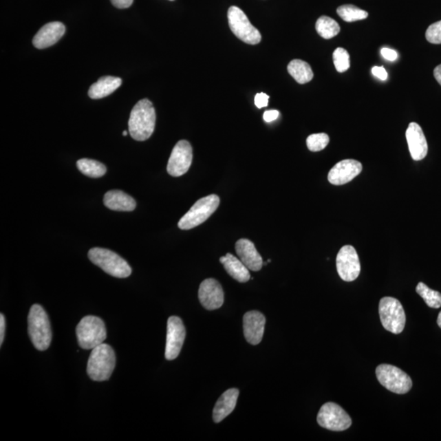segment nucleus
I'll return each mask as SVG.
<instances>
[{"mask_svg": "<svg viewBox=\"0 0 441 441\" xmlns=\"http://www.w3.org/2000/svg\"><path fill=\"white\" fill-rule=\"evenodd\" d=\"M438 325H439L440 328L441 329V312H440L438 318Z\"/></svg>", "mask_w": 441, "mask_h": 441, "instance_id": "39", "label": "nucleus"}, {"mask_svg": "<svg viewBox=\"0 0 441 441\" xmlns=\"http://www.w3.org/2000/svg\"><path fill=\"white\" fill-rule=\"evenodd\" d=\"M65 25L59 21L47 23L39 30L33 39V45L38 50L46 49L58 43L64 36Z\"/></svg>", "mask_w": 441, "mask_h": 441, "instance_id": "18", "label": "nucleus"}, {"mask_svg": "<svg viewBox=\"0 0 441 441\" xmlns=\"http://www.w3.org/2000/svg\"><path fill=\"white\" fill-rule=\"evenodd\" d=\"M379 316L383 328L394 334L405 329L406 316L402 304L398 299L385 297L380 300Z\"/></svg>", "mask_w": 441, "mask_h": 441, "instance_id": "7", "label": "nucleus"}, {"mask_svg": "<svg viewBox=\"0 0 441 441\" xmlns=\"http://www.w3.org/2000/svg\"><path fill=\"white\" fill-rule=\"evenodd\" d=\"M338 273L344 281H355L361 273V263L356 248L345 246L339 250L336 259Z\"/></svg>", "mask_w": 441, "mask_h": 441, "instance_id": "12", "label": "nucleus"}, {"mask_svg": "<svg viewBox=\"0 0 441 441\" xmlns=\"http://www.w3.org/2000/svg\"><path fill=\"white\" fill-rule=\"evenodd\" d=\"M239 394L237 388H231L220 396L213 409V421L216 423L220 422L233 412L237 403Z\"/></svg>", "mask_w": 441, "mask_h": 441, "instance_id": "20", "label": "nucleus"}, {"mask_svg": "<svg viewBox=\"0 0 441 441\" xmlns=\"http://www.w3.org/2000/svg\"><path fill=\"white\" fill-rule=\"evenodd\" d=\"M122 85L119 77L104 76L90 87L89 96L92 99H101L107 97Z\"/></svg>", "mask_w": 441, "mask_h": 441, "instance_id": "23", "label": "nucleus"}, {"mask_svg": "<svg viewBox=\"0 0 441 441\" xmlns=\"http://www.w3.org/2000/svg\"><path fill=\"white\" fill-rule=\"evenodd\" d=\"M77 168L85 176L98 178L107 173V167L97 160L90 159H81L77 161Z\"/></svg>", "mask_w": 441, "mask_h": 441, "instance_id": "25", "label": "nucleus"}, {"mask_svg": "<svg viewBox=\"0 0 441 441\" xmlns=\"http://www.w3.org/2000/svg\"><path fill=\"white\" fill-rule=\"evenodd\" d=\"M434 76L435 80H438L439 84L441 85V64L435 68Z\"/></svg>", "mask_w": 441, "mask_h": 441, "instance_id": "38", "label": "nucleus"}, {"mask_svg": "<svg viewBox=\"0 0 441 441\" xmlns=\"http://www.w3.org/2000/svg\"><path fill=\"white\" fill-rule=\"evenodd\" d=\"M4 334H6V318H4L3 314L0 315V345L3 343Z\"/></svg>", "mask_w": 441, "mask_h": 441, "instance_id": "37", "label": "nucleus"}, {"mask_svg": "<svg viewBox=\"0 0 441 441\" xmlns=\"http://www.w3.org/2000/svg\"><path fill=\"white\" fill-rule=\"evenodd\" d=\"M362 164L355 160H344L331 169L328 180L331 184L342 186L350 182L362 172Z\"/></svg>", "mask_w": 441, "mask_h": 441, "instance_id": "15", "label": "nucleus"}, {"mask_svg": "<svg viewBox=\"0 0 441 441\" xmlns=\"http://www.w3.org/2000/svg\"><path fill=\"white\" fill-rule=\"evenodd\" d=\"M333 58L335 68L338 72L343 73L350 68V55L343 47H338L337 50H335Z\"/></svg>", "mask_w": 441, "mask_h": 441, "instance_id": "29", "label": "nucleus"}, {"mask_svg": "<svg viewBox=\"0 0 441 441\" xmlns=\"http://www.w3.org/2000/svg\"><path fill=\"white\" fill-rule=\"evenodd\" d=\"M105 206L114 211L131 212L137 206L136 202L124 191L113 190L104 196Z\"/></svg>", "mask_w": 441, "mask_h": 441, "instance_id": "21", "label": "nucleus"}, {"mask_svg": "<svg viewBox=\"0 0 441 441\" xmlns=\"http://www.w3.org/2000/svg\"><path fill=\"white\" fill-rule=\"evenodd\" d=\"M235 251L242 263L248 270L259 272L263 268V261L256 250L255 244L247 239H239L235 244Z\"/></svg>", "mask_w": 441, "mask_h": 441, "instance_id": "19", "label": "nucleus"}, {"mask_svg": "<svg viewBox=\"0 0 441 441\" xmlns=\"http://www.w3.org/2000/svg\"><path fill=\"white\" fill-rule=\"evenodd\" d=\"M373 75L383 81L387 78V72L383 67H374L372 69Z\"/></svg>", "mask_w": 441, "mask_h": 441, "instance_id": "34", "label": "nucleus"}, {"mask_svg": "<svg viewBox=\"0 0 441 441\" xmlns=\"http://www.w3.org/2000/svg\"><path fill=\"white\" fill-rule=\"evenodd\" d=\"M416 292L429 308H439L441 307V294L438 291L432 290L424 283H418Z\"/></svg>", "mask_w": 441, "mask_h": 441, "instance_id": "28", "label": "nucleus"}, {"mask_svg": "<svg viewBox=\"0 0 441 441\" xmlns=\"http://www.w3.org/2000/svg\"><path fill=\"white\" fill-rule=\"evenodd\" d=\"M78 343L85 350H89L103 343L107 339V329L101 318L88 316L82 319L76 328Z\"/></svg>", "mask_w": 441, "mask_h": 441, "instance_id": "5", "label": "nucleus"}, {"mask_svg": "<svg viewBox=\"0 0 441 441\" xmlns=\"http://www.w3.org/2000/svg\"><path fill=\"white\" fill-rule=\"evenodd\" d=\"M266 325V318L259 312H248L244 316V334L247 342L252 345H257L263 338Z\"/></svg>", "mask_w": 441, "mask_h": 441, "instance_id": "16", "label": "nucleus"}, {"mask_svg": "<svg viewBox=\"0 0 441 441\" xmlns=\"http://www.w3.org/2000/svg\"><path fill=\"white\" fill-rule=\"evenodd\" d=\"M28 334L34 347L46 351L52 342V330L49 316L41 305L34 304L28 315Z\"/></svg>", "mask_w": 441, "mask_h": 441, "instance_id": "2", "label": "nucleus"}, {"mask_svg": "<svg viewBox=\"0 0 441 441\" xmlns=\"http://www.w3.org/2000/svg\"><path fill=\"white\" fill-rule=\"evenodd\" d=\"M186 338V329L181 318L170 316L168 320L167 338H166L165 358L175 360L180 354Z\"/></svg>", "mask_w": 441, "mask_h": 441, "instance_id": "13", "label": "nucleus"}, {"mask_svg": "<svg viewBox=\"0 0 441 441\" xmlns=\"http://www.w3.org/2000/svg\"><path fill=\"white\" fill-rule=\"evenodd\" d=\"M170 1H174V0H170Z\"/></svg>", "mask_w": 441, "mask_h": 441, "instance_id": "41", "label": "nucleus"}, {"mask_svg": "<svg viewBox=\"0 0 441 441\" xmlns=\"http://www.w3.org/2000/svg\"><path fill=\"white\" fill-rule=\"evenodd\" d=\"M219 204L220 198L217 195L200 199L179 221V228L191 230L204 224L217 211Z\"/></svg>", "mask_w": 441, "mask_h": 441, "instance_id": "6", "label": "nucleus"}, {"mask_svg": "<svg viewBox=\"0 0 441 441\" xmlns=\"http://www.w3.org/2000/svg\"><path fill=\"white\" fill-rule=\"evenodd\" d=\"M316 29L320 36L325 39L334 38L340 32V25L337 21L327 16H322L317 20Z\"/></svg>", "mask_w": 441, "mask_h": 441, "instance_id": "26", "label": "nucleus"}, {"mask_svg": "<svg viewBox=\"0 0 441 441\" xmlns=\"http://www.w3.org/2000/svg\"><path fill=\"white\" fill-rule=\"evenodd\" d=\"M378 382L391 392L396 394H405L411 390V378L399 368L391 365H380L376 369Z\"/></svg>", "mask_w": 441, "mask_h": 441, "instance_id": "8", "label": "nucleus"}, {"mask_svg": "<svg viewBox=\"0 0 441 441\" xmlns=\"http://www.w3.org/2000/svg\"><path fill=\"white\" fill-rule=\"evenodd\" d=\"M193 159V151L189 142L179 141L169 157L167 171L173 177H181L189 171Z\"/></svg>", "mask_w": 441, "mask_h": 441, "instance_id": "11", "label": "nucleus"}, {"mask_svg": "<svg viewBox=\"0 0 441 441\" xmlns=\"http://www.w3.org/2000/svg\"><path fill=\"white\" fill-rule=\"evenodd\" d=\"M114 6L120 10L128 8L132 6L133 0H111Z\"/></svg>", "mask_w": 441, "mask_h": 441, "instance_id": "35", "label": "nucleus"}, {"mask_svg": "<svg viewBox=\"0 0 441 441\" xmlns=\"http://www.w3.org/2000/svg\"><path fill=\"white\" fill-rule=\"evenodd\" d=\"M227 17H228L231 32L240 41L252 45H257L261 42V36L259 30L252 25L246 13L239 8L230 7L227 12Z\"/></svg>", "mask_w": 441, "mask_h": 441, "instance_id": "9", "label": "nucleus"}, {"mask_svg": "<svg viewBox=\"0 0 441 441\" xmlns=\"http://www.w3.org/2000/svg\"><path fill=\"white\" fill-rule=\"evenodd\" d=\"M329 142L330 137L326 133L312 134L307 139L308 149L313 152L324 150Z\"/></svg>", "mask_w": 441, "mask_h": 441, "instance_id": "30", "label": "nucleus"}, {"mask_svg": "<svg viewBox=\"0 0 441 441\" xmlns=\"http://www.w3.org/2000/svg\"><path fill=\"white\" fill-rule=\"evenodd\" d=\"M220 263L224 265L226 272L235 281L239 283H246L250 281V273L248 272L247 266L242 263L241 260L238 259L231 253H226V256L222 257Z\"/></svg>", "mask_w": 441, "mask_h": 441, "instance_id": "22", "label": "nucleus"}, {"mask_svg": "<svg viewBox=\"0 0 441 441\" xmlns=\"http://www.w3.org/2000/svg\"><path fill=\"white\" fill-rule=\"evenodd\" d=\"M127 135H128V132H127V131H124V132H123V136L126 137V136H127Z\"/></svg>", "mask_w": 441, "mask_h": 441, "instance_id": "40", "label": "nucleus"}, {"mask_svg": "<svg viewBox=\"0 0 441 441\" xmlns=\"http://www.w3.org/2000/svg\"><path fill=\"white\" fill-rule=\"evenodd\" d=\"M116 363V353L107 344L93 349L89 358L87 373L96 382L107 381L111 378Z\"/></svg>", "mask_w": 441, "mask_h": 441, "instance_id": "3", "label": "nucleus"}, {"mask_svg": "<svg viewBox=\"0 0 441 441\" xmlns=\"http://www.w3.org/2000/svg\"><path fill=\"white\" fill-rule=\"evenodd\" d=\"M89 257L92 263L114 277L127 278L132 273V269L124 259L107 248H91Z\"/></svg>", "mask_w": 441, "mask_h": 441, "instance_id": "4", "label": "nucleus"}, {"mask_svg": "<svg viewBox=\"0 0 441 441\" xmlns=\"http://www.w3.org/2000/svg\"><path fill=\"white\" fill-rule=\"evenodd\" d=\"M279 112L277 110L266 111L263 115V119L268 123L275 121L278 119Z\"/></svg>", "mask_w": 441, "mask_h": 441, "instance_id": "36", "label": "nucleus"}, {"mask_svg": "<svg viewBox=\"0 0 441 441\" xmlns=\"http://www.w3.org/2000/svg\"><path fill=\"white\" fill-rule=\"evenodd\" d=\"M427 41L433 45H441V21L429 26L426 32Z\"/></svg>", "mask_w": 441, "mask_h": 441, "instance_id": "31", "label": "nucleus"}, {"mask_svg": "<svg viewBox=\"0 0 441 441\" xmlns=\"http://www.w3.org/2000/svg\"><path fill=\"white\" fill-rule=\"evenodd\" d=\"M381 54L384 58L390 62H394L398 58V54L395 50L387 49V47H383L381 50Z\"/></svg>", "mask_w": 441, "mask_h": 441, "instance_id": "33", "label": "nucleus"}, {"mask_svg": "<svg viewBox=\"0 0 441 441\" xmlns=\"http://www.w3.org/2000/svg\"><path fill=\"white\" fill-rule=\"evenodd\" d=\"M199 299L208 311L220 308L224 303V292L219 282L215 279H205L200 286Z\"/></svg>", "mask_w": 441, "mask_h": 441, "instance_id": "14", "label": "nucleus"}, {"mask_svg": "<svg viewBox=\"0 0 441 441\" xmlns=\"http://www.w3.org/2000/svg\"><path fill=\"white\" fill-rule=\"evenodd\" d=\"M288 72L301 85L307 84L314 77L311 65L302 60L295 59L291 61L289 65H288Z\"/></svg>", "mask_w": 441, "mask_h": 441, "instance_id": "24", "label": "nucleus"}, {"mask_svg": "<svg viewBox=\"0 0 441 441\" xmlns=\"http://www.w3.org/2000/svg\"><path fill=\"white\" fill-rule=\"evenodd\" d=\"M406 140L413 160L419 161L424 159L429 151V146L420 125L414 122L410 123L406 130Z\"/></svg>", "mask_w": 441, "mask_h": 441, "instance_id": "17", "label": "nucleus"}, {"mask_svg": "<svg viewBox=\"0 0 441 441\" xmlns=\"http://www.w3.org/2000/svg\"><path fill=\"white\" fill-rule=\"evenodd\" d=\"M269 96L264 93L257 94L255 96V103L257 108H263L268 106Z\"/></svg>", "mask_w": 441, "mask_h": 441, "instance_id": "32", "label": "nucleus"}, {"mask_svg": "<svg viewBox=\"0 0 441 441\" xmlns=\"http://www.w3.org/2000/svg\"><path fill=\"white\" fill-rule=\"evenodd\" d=\"M155 111L148 99H142L135 105L130 114L129 131L134 140L146 141L154 133L155 127Z\"/></svg>", "mask_w": 441, "mask_h": 441, "instance_id": "1", "label": "nucleus"}, {"mask_svg": "<svg viewBox=\"0 0 441 441\" xmlns=\"http://www.w3.org/2000/svg\"><path fill=\"white\" fill-rule=\"evenodd\" d=\"M337 12L341 19L347 23H354V21L366 19L369 15L368 12L352 6V4L340 6Z\"/></svg>", "mask_w": 441, "mask_h": 441, "instance_id": "27", "label": "nucleus"}, {"mask_svg": "<svg viewBox=\"0 0 441 441\" xmlns=\"http://www.w3.org/2000/svg\"><path fill=\"white\" fill-rule=\"evenodd\" d=\"M319 425L334 431H343L352 425L349 414L340 405L329 402L322 406L317 416Z\"/></svg>", "mask_w": 441, "mask_h": 441, "instance_id": "10", "label": "nucleus"}]
</instances>
